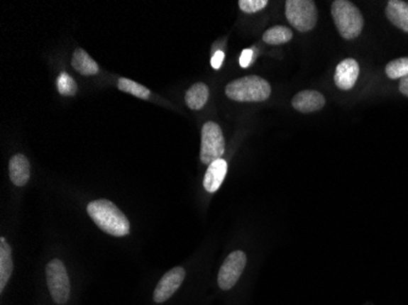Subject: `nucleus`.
<instances>
[{
	"instance_id": "4",
	"label": "nucleus",
	"mask_w": 408,
	"mask_h": 305,
	"mask_svg": "<svg viewBox=\"0 0 408 305\" xmlns=\"http://www.w3.org/2000/svg\"><path fill=\"white\" fill-rule=\"evenodd\" d=\"M285 15L287 21L303 33L313 30L318 21V10L311 0H287Z\"/></svg>"
},
{
	"instance_id": "6",
	"label": "nucleus",
	"mask_w": 408,
	"mask_h": 305,
	"mask_svg": "<svg viewBox=\"0 0 408 305\" xmlns=\"http://www.w3.org/2000/svg\"><path fill=\"white\" fill-rule=\"evenodd\" d=\"M225 152V140L223 131L218 123L206 122L202 127L201 143V162L211 165L223 157Z\"/></svg>"
},
{
	"instance_id": "21",
	"label": "nucleus",
	"mask_w": 408,
	"mask_h": 305,
	"mask_svg": "<svg viewBox=\"0 0 408 305\" xmlns=\"http://www.w3.org/2000/svg\"><path fill=\"white\" fill-rule=\"evenodd\" d=\"M268 5L267 0H240L238 6L246 13H255L259 10L264 9Z\"/></svg>"
},
{
	"instance_id": "7",
	"label": "nucleus",
	"mask_w": 408,
	"mask_h": 305,
	"mask_svg": "<svg viewBox=\"0 0 408 305\" xmlns=\"http://www.w3.org/2000/svg\"><path fill=\"white\" fill-rule=\"evenodd\" d=\"M247 264L246 254L242 250H235L230 254L223 265L220 267L218 274V284L223 291H228L237 284L245 270Z\"/></svg>"
},
{
	"instance_id": "13",
	"label": "nucleus",
	"mask_w": 408,
	"mask_h": 305,
	"mask_svg": "<svg viewBox=\"0 0 408 305\" xmlns=\"http://www.w3.org/2000/svg\"><path fill=\"white\" fill-rule=\"evenodd\" d=\"M385 15L394 26L408 32V3L402 0H390L385 8Z\"/></svg>"
},
{
	"instance_id": "3",
	"label": "nucleus",
	"mask_w": 408,
	"mask_h": 305,
	"mask_svg": "<svg viewBox=\"0 0 408 305\" xmlns=\"http://www.w3.org/2000/svg\"><path fill=\"white\" fill-rule=\"evenodd\" d=\"M226 96L235 101H264L272 93L270 84L259 76H246L228 83L225 88Z\"/></svg>"
},
{
	"instance_id": "19",
	"label": "nucleus",
	"mask_w": 408,
	"mask_h": 305,
	"mask_svg": "<svg viewBox=\"0 0 408 305\" xmlns=\"http://www.w3.org/2000/svg\"><path fill=\"white\" fill-rule=\"evenodd\" d=\"M385 72L389 79H404L408 76V57H399L390 61L385 67Z\"/></svg>"
},
{
	"instance_id": "11",
	"label": "nucleus",
	"mask_w": 408,
	"mask_h": 305,
	"mask_svg": "<svg viewBox=\"0 0 408 305\" xmlns=\"http://www.w3.org/2000/svg\"><path fill=\"white\" fill-rule=\"evenodd\" d=\"M228 172V162L219 159L216 162H211L206 170L203 186L206 192L214 193L219 189L220 186L224 182L225 176Z\"/></svg>"
},
{
	"instance_id": "12",
	"label": "nucleus",
	"mask_w": 408,
	"mask_h": 305,
	"mask_svg": "<svg viewBox=\"0 0 408 305\" xmlns=\"http://www.w3.org/2000/svg\"><path fill=\"white\" fill-rule=\"evenodd\" d=\"M9 174L11 182L18 187H22L28 182V179H30V162L27 160L25 155L16 154L10 159Z\"/></svg>"
},
{
	"instance_id": "20",
	"label": "nucleus",
	"mask_w": 408,
	"mask_h": 305,
	"mask_svg": "<svg viewBox=\"0 0 408 305\" xmlns=\"http://www.w3.org/2000/svg\"><path fill=\"white\" fill-rule=\"evenodd\" d=\"M57 91L64 96H75L77 92V84L70 74L62 72L57 79Z\"/></svg>"
},
{
	"instance_id": "23",
	"label": "nucleus",
	"mask_w": 408,
	"mask_h": 305,
	"mask_svg": "<svg viewBox=\"0 0 408 305\" xmlns=\"http://www.w3.org/2000/svg\"><path fill=\"white\" fill-rule=\"evenodd\" d=\"M224 52H221V50H218V52H215L213 57H211V67L215 69V70H219L220 66L223 65V61H224Z\"/></svg>"
},
{
	"instance_id": "16",
	"label": "nucleus",
	"mask_w": 408,
	"mask_h": 305,
	"mask_svg": "<svg viewBox=\"0 0 408 305\" xmlns=\"http://www.w3.org/2000/svg\"><path fill=\"white\" fill-rule=\"evenodd\" d=\"M209 98V89L204 83H196L186 92L184 101L189 109L199 110L206 104Z\"/></svg>"
},
{
	"instance_id": "22",
	"label": "nucleus",
	"mask_w": 408,
	"mask_h": 305,
	"mask_svg": "<svg viewBox=\"0 0 408 305\" xmlns=\"http://www.w3.org/2000/svg\"><path fill=\"white\" fill-rule=\"evenodd\" d=\"M253 59V50L252 49H245L240 57V65L242 67H248L250 61Z\"/></svg>"
},
{
	"instance_id": "2",
	"label": "nucleus",
	"mask_w": 408,
	"mask_h": 305,
	"mask_svg": "<svg viewBox=\"0 0 408 305\" xmlns=\"http://www.w3.org/2000/svg\"><path fill=\"white\" fill-rule=\"evenodd\" d=\"M331 15L338 33L345 40H355L365 26V18L360 9L348 0H335Z\"/></svg>"
},
{
	"instance_id": "8",
	"label": "nucleus",
	"mask_w": 408,
	"mask_h": 305,
	"mask_svg": "<svg viewBox=\"0 0 408 305\" xmlns=\"http://www.w3.org/2000/svg\"><path fill=\"white\" fill-rule=\"evenodd\" d=\"M184 276H186V271L181 266H176L172 270L167 271L154 289V301L160 304V303L170 299L174 296V293L181 287V284L184 282Z\"/></svg>"
},
{
	"instance_id": "17",
	"label": "nucleus",
	"mask_w": 408,
	"mask_h": 305,
	"mask_svg": "<svg viewBox=\"0 0 408 305\" xmlns=\"http://www.w3.org/2000/svg\"><path fill=\"white\" fill-rule=\"evenodd\" d=\"M292 30L285 26L270 27L269 30H265L263 35V40L265 43L272 44V45H280L285 44L292 40Z\"/></svg>"
},
{
	"instance_id": "5",
	"label": "nucleus",
	"mask_w": 408,
	"mask_h": 305,
	"mask_svg": "<svg viewBox=\"0 0 408 305\" xmlns=\"http://www.w3.org/2000/svg\"><path fill=\"white\" fill-rule=\"evenodd\" d=\"M49 292L57 304H66L70 298L71 284L69 274L62 260L53 259L45 267Z\"/></svg>"
},
{
	"instance_id": "18",
	"label": "nucleus",
	"mask_w": 408,
	"mask_h": 305,
	"mask_svg": "<svg viewBox=\"0 0 408 305\" xmlns=\"http://www.w3.org/2000/svg\"><path fill=\"white\" fill-rule=\"evenodd\" d=\"M118 87L120 91L130 93L132 96L140 98V99H148L150 96V92L148 88H145V86H142V84L135 82V81H131V79H118Z\"/></svg>"
},
{
	"instance_id": "14",
	"label": "nucleus",
	"mask_w": 408,
	"mask_h": 305,
	"mask_svg": "<svg viewBox=\"0 0 408 305\" xmlns=\"http://www.w3.org/2000/svg\"><path fill=\"white\" fill-rule=\"evenodd\" d=\"M13 270V252L4 237L0 238V292H4Z\"/></svg>"
},
{
	"instance_id": "1",
	"label": "nucleus",
	"mask_w": 408,
	"mask_h": 305,
	"mask_svg": "<svg viewBox=\"0 0 408 305\" xmlns=\"http://www.w3.org/2000/svg\"><path fill=\"white\" fill-rule=\"evenodd\" d=\"M87 213L101 231L114 237L130 233V221L113 201L106 199L93 201L87 205Z\"/></svg>"
},
{
	"instance_id": "10",
	"label": "nucleus",
	"mask_w": 408,
	"mask_h": 305,
	"mask_svg": "<svg viewBox=\"0 0 408 305\" xmlns=\"http://www.w3.org/2000/svg\"><path fill=\"white\" fill-rule=\"evenodd\" d=\"M325 105V98L321 92L302 91L292 98V106L297 111L308 113H314L323 109Z\"/></svg>"
},
{
	"instance_id": "15",
	"label": "nucleus",
	"mask_w": 408,
	"mask_h": 305,
	"mask_svg": "<svg viewBox=\"0 0 408 305\" xmlns=\"http://www.w3.org/2000/svg\"><path fill=\"white\" fill-rule=\"evenodd\" d=\"M71 65L77 72L84 74V76H92V74H98V71H99L97 62L88 55L86 50L81 48L76 49L75 52H74Z\"/></svg>"
},
{
	"instance_id": "9",
	"label": "nucleus",
	"mask_w": 408,
	"mask_h": 305,
	"mask_svg": "<svg viewBox=\"0 0 408 305\" xmlns=\"http://www.w3.org/2000/svg\"><path fill=\"white\" fill-rule=\"evenodd\" d=\"M360 76V65L355 59H345L336 66L333 81L335 84L343 91H350L353 88Z\"/></svg>"
},
{
	"instance_id": "24",
	"label": "nucleus",
	"mask_w": 408,
	"mask_h": 305,
	"mask_svg": "<svg viewBox=\"0 0 408 305\" xmlns=\"http://www.w3.org/2000/svg\"><path fill=\"white\" fill-rule=\"evenodd\" d=\"M399 89L404 96H408V76H406L404 79H401Z\"/></svg>"
}]
</instances>
